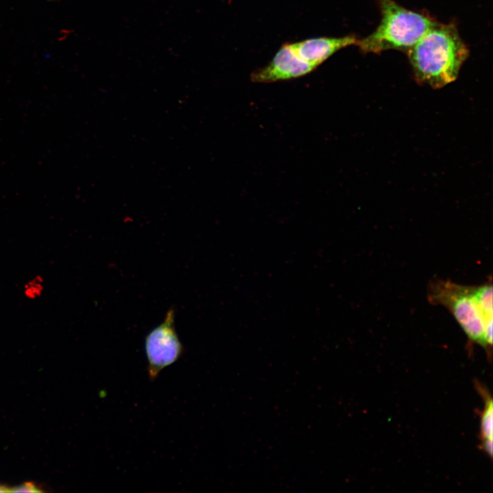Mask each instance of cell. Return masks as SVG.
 I'll list each match as a JSON object with an SVG mask.
<instances>
[{"label": "cell", "instance_id": "3", "mask_svg": "<svg viewBox=\"0 0 493 493\" xmlns=\"http://www.w3.org/2000/svg\"><path fill=\"white\" fill-rule=\"evenodd\" d=\"M381 20L377 29L358 40L365 53H378L389 49H407L414 46L436 22L422 14L407 10L394 0H379Z\"/></svg>", "mask_w": 493, "mask_h": 493}, {"label": "cell", "instance_id": "6", "mask_svg": "<svg viewBox=\"0 0 493 493\" xmlns=\"http://www.w3.org/2000/svg\"><path fill=\"white\" fill-rule=\"evenodd\" d=\"M357 40L355 36L350 35L338 38H314L291 44L301 59L316 68L338 51L357 45Z\"/></svg>", "mask_w": 493, "mask_h": 493}, {"label": "cell", "instance_id": "4", "mask_svg": "<svg viewBox=\"0 0 493 493\" xmlns=\"http://www.w3.org/2000/svg\"><path fill=\"white\" fill-rule=\"evenodd\" d=\"M175 315L174 308H169L163 321L145 337L144 350L151 381H154L163 369L178 361L185 352L176 331Z\"/></svg>", "mask_w": 493, "mask_h": 493}, {"label": "cell", "instance_id": "7", "mask_svg": "<svg viewBox=\"0 0 493 493\" xmlns=\"http://www.w3.org/2000/svg\"><path fill=\"white\" fill-rule=\"evenodd\" d=\"M483 394L485 407L481 416L480 433L482 442L492 440L493 433V404L490 396L481 387H478Z\"/></svg>", "mask_w": 493, "mask_h": 493}, {"label": "cell", "instance_id": "10", "mask_svg": "<svg viewBox=\"0 0 493 493\" xmlns=\"http://www.w3.org/2000/svg\"><path fill=\"white\" fill-rule=\"evenodd\" d=\"M10 492V488L0 484V492Z\"/></svg>", "mask_w": 493, "mask_h": 493}, {"label": "cell", "instance_id": "1", "mask_svg": "<svg viewBox=\"0 0 493 493\" xmlns=\"http://www.w3.org/2000/svg\"><path fill=\"white\" fill-rule=\"evenodd\" d=\"M407 54L418 82L440 88L456 79L468 51L453 25L436 23Z\"/></svg>", "mask_w": 493, "mask_h": 493}, {"label": "cell", "instance_id": "8", "mask_svg": "<svg viewBox=\"0 0 493 493\" xmlns=\"http://www.w3.org/2000/svg\"><path fill=\"white\" fill-rule=\"evenodd\" d=\"M44 289L43 277L40 275H36L25 284L23 293L27 299L35 300L42 295Z\"/></svg>", "mask_w": 493, "mask_h": 493}, {"label": "cell", "instance_id": "2", "mask_svg": "<svg viewBox=\"0 0 493 493\" xmlns=\"http://www.w3.org/2000/svg\"><path fill=\"white\" fill-rule=\"evenodd\" d=\"M428 301L451 312L472 343L491 353L493 313L486 310L477 299L475 286L434 279L427 287Z\"/></svg>", "mask_w": 493, "mask_h": 493}, {"label": "cell", "instance_id": "9", "mask_svg": "<svg viewBox=\"0 0 493 493\" xmlns=\"http://www.w3.org/2000/svg\"><path fill=\"white\" fill-rule=\"evenodd\" d=\"M12 492H41L40 490L34 483L25 482L21 485L10 488Z\"/></svg>", "mask_w": 493, "mask_h": 493}, {"label": "cell", "instance_id": "5", "mask_svg": "<svg viewBox=\"0 0 493 493\" xmlns=\"http://www.w3.org/2000/svg\"><path fill=\"white\" fill-rule=\"evenodd\" d=\"M316 68L301 59L292 46L283 45L271 61L251 74L253 82L270 83L304 76Z\"/></svg>", "mask_w": 493, "mask_h": 493}]
</instances>
